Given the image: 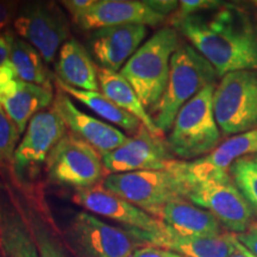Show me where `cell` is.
Masks as SVG:
<instances>
[{
	"label": "cell",
	"instance_id": "obj_1",
	"mask_svg": "<svg viewBox=\"0 0 257 257\" xmlns=\"http://www.w3.org/2000/svg\"><path fill=\"white\" fill-rule=\"evenodd\" d=\"M172 24L211 63L218 78L257 69V30L242 9L224 4L210 15L172 19Z\"/></svg>",
	"mask_w": 257,
	"mask_h": 257
},
{
	"label": "cell",
	"instance_id": "obj_2",
	"mask_svg": "<svg viewBox=\"0 0 257 257\" xmlns=\"http://www.w3.org/2000/svg\"><path fill=\"white\" fill-rule=\"evenodd\" d=\"M180 44L176 29H160L120 69L147 110L153 112L162 98L169 79L170 60Z\"/></svg>",
	"mask_w": 257,
	"mask_h": 257
},
{
	"label": "cell",
	"instance_id": "obj_3",
	"mask_svg": "<svg viewBox=\"0 0 257 257\" xmlns=\"http://www.w3.org/2000/svg\"><path fill=\"white\" fill-rule=\"evenodd\" d=\"M217 78V72L211 63L191 44H180L170 60L166 91L153 110V119L161 133L169 131L182 106L202 88L216 83Z\"/></svg>",
	"mask_w": 257,
	"mask_h": 257
},
{
	"label": "cell",
	"instance_id": "obj_4",
	"mask_svg": "<svg viewBox=\"0 0 257 257\" xmlns=\"http://www.w3.org/2000/svg\"><path fill=\"white\" fill-rule=\"evenodd\" d=\"M216 83L202 88L182 106L167 138L169 150L184 161L206 156L220 143V128L213 111Z\"/></svg>",
	"mask_w": 257,
	"mask_h": 257
},
{
	"label": "cell",
	"instance_id": "obj_5",
	"mask_svg": "<svg viewBox=\"0 0 257 257\" xmlns=\"http://www.w3.org/2000/svg\"><path fill=\"white\" fill-rule=\"evenodd\" d=\"M62 236L75 257H133L144 245L127 227L113 226L85 211L70 218Z\"/></svg>",
	"mask_w": 257,
	"mask_h": 257
},
{
	"label": "cell",
	"instance_id": "obj_6",
	"mask_svg": "<svg viewBox=\"0 0 257 257\" xmlns=\"http://www.w3.org/2000/svg\"><path fill=\"white\" fill-rule=\"evenodd\" d=\"M213 111L220 133L236 136L257 128V69L226 74L216 86Z\"/></svg>",
	"mask_w": 257,
	"mask_h": 257
},
{
	"label": "cell",
	"instance_id": "obj_7",
	"mask_svg": "<svg viewBox=\"0 0 257 257\" xmlns=\"http://www.w3.org/2000/svg\"><path fill=\"white\" fill-rule=\"evenodd\" d=\"M101 185L150 216L170 201L187 200V185L170 168L111 174Z\"/></svg>",
	"mask_w": 257,
	"mask_h": 257
},
{
	"label": "cell",
	"instance_id": "obj_8",
	"mask_svg": "<svg viewBox=\"0 0 257 257\" xmlns=\"http://www.w3.org/2000/svg\"><path fill=\"white\" fill-rule=\"evenodd\" d=\"M46 174L51 184L74 191L93 187L106 178L100 154L69 131L48 156Z\"/></svg>",
	"mask_w": 257,
	"mask_h": 257
},
{
	"label": "cell",
	"instance_id": "obj_9",
	"mask_svg": "<svg viewBox=\"0 0 257 257\" xmlns=\"http://www.w3.org/2000/svg\"><path fill=\"white\" fill-rule=\"evenodd\" d=\"M12 25L16 35L30 43L48 64L70 38L68 18L54 2L22 3Z\"/></svg>",
	"mask_w": 257,
	"mask_h": 257
},
{
	"label": "cell",
	"instance_id": "obj_10",
	"mask_svg": "<svg viewBox=\"0 0 257 257\" xmlns=\"http://www.w3.org/2000/svg\"><path fill=\"white\" fill-rule=\"evenodd\" d=\"M187 200L213 214L226 229L237 234L246 232L253 210L234 185L230 174L187 186Z\"/></svg>",
	"mask_w": 257,
	"mask_h": 257
},
{
	"label": "cell",
	"instance_id": "obj_11",
	"mask_svg": "<svg viewBox=\"0 0 257 257\" xmlns=\"http://www.w3.org/2000/svg\"><path fill=\"white\" fill-rule=\"evenodd\" d=\"M66 134L67 126L53 107L35 114L16 149L11 165L12 176L19 184L23 182L25 173L46 163L51 150Z\"/></svg>",
	"mask_w": 257,
	"mask_h": 257
},
{
	"label": "cell",
	"instance_id": "obj_12",
	"mask_svg": "<svg viewBox=\"0 0 257 257\" xmlns=\"http://www.w3.org/2000/svg\"><path fill=\"white\" fill-rule=\"evenodd\" d=\"M106 176L143 170H165L174 159L168 144L141 126L123 146L101 155Z\"/></svg>",
	"mask_w": 257,
	"mask_h": 257
},
{
	"label": "cell",
	"instance_id": "obj_13",
	"mask_svg": "<svg viewBox=\"0 0 257 257\" xmlns=\"http://www.w3.org/2000/svg\"><path fill=\"white\" fill-rule=\"evenodd\" d=\"M249 155H257V128L227 138L213 152L200 159L173 160L168 168L176 173L188 186L194 182L227 176L233 162Z\"/></svg>",
	"mask_w": 257,
	"mask_h": 257
},
{
	"label": "cell",
	"instance_id": "obj_14",
	"mask_svg": "<svg viewBox=\"0 0 257 257\" xmlns=\"http://www.w3.org/2000/svg\"><path fill=\"white\" fill-rule=\"evenodd\" d=\"M72 200L89 213L108 218L124 227H133L144 232H157L165 226L157 218L107 191L102 185L75 189L72 194Z\"/></svg>",
	"mask_w": 257,
	"mask_h": 257
},
{
	"label": "cell",
	"instance_id": "obj_15",
	"mask_svg": "<svg viewBox=\"0 0 257 257\" xmlns=\"http://www.w3.org/2000/svg\"><path fill=\"white\" fill-rule=\"evenodd\" d=\"M53 108L63 120L69 133L85 141L100 155L113 152L127 141L126 135L113 125L79 110L70 96L60 89H57L54 96Z\"/></svg>",
	"mask_w": 257,
	"mask_h": 257
},
{
	"label": "cell",
	"instance_id": "obj_16",
	"mask_svg": "<svg viewBox=\"0 0 257 257\" xmlns=\"http://www.w3.org/2000/svg\"><path fill=\"white\" fill-rule=\"evenodd\" d=\"M148 35L144 25H115L93 30L87 50L101 68L118 72L142 46Z\"/></svg>",
	"mask_w": 257,
	"mask_h": 257
},
{
	"label": "cell",
	"instance_id": "obj_17",
	"mask_svg": "<svg viewBox=\"0 0 257 257\" xmlns=\"http://www.w3.org/2000/svg\"><path fill=\"white\" fill-rule=\"evenodd\" d=\"M144 245H153L184 257H231L237 251L236 236L221 233L218 236H182L170 230L167 225L157 232L127 227Z\"/></svg>",
	"mask_w": 257,
	"mask_h": 257
},
{
	"label": "cell",
	"instance_id": "obj_18",
	"mask_svg": "<svg viewBox=\"0 0 257 257\" xmlns=\"http://www.w3.org/2000/svg\"><path fill=\"white\" fill-rule=\"evenodd\" d=\"M0 239L6 257H40L16 189L3 181H0Z\"/></svg>",
	"mask_w": 257,
	"mask_h": 257
},
{
	"label": "cell",
	"instance_id": "obj_19",
	"mask_svg": "<svg viewBox=\"0 0 257 257\" xmlns=\"http://www.w3.org/2000/svg\"><path fill=\"white\" fill-rule=\"evenodd\" d=\"M165 21L166 16L150 8L147 0H95L94 5L75 24L83 30L93 31L127 24L157 27Z\"/></svg>",
	"mask_w": 257,
	"mask_h": 257
},
{
	"label": "cell",
	"instance_id": "obj_20",
	"mask_svg": "<svg viewBox=\"0 0 257 257\" xmlns=\"http://www.w3.org/2000/svg\"><path fill=\"white\" fill-rule=\"evenodd\" d=\"M54 96L51 88L15 79L0 88V105L22 135L35 114L53 105Z\"/></svg>",
	"mask_w": 257,
	"mask_h": 257
},
{
	"label": "cell",
	"instance_id": "obj_21",
	"mask_svg": "<svg viewBox=\"0 0 257 257\" xmlns=\"http://www.w3.org/2000/svg\"><path fill=\"white\" fill-rule=\"evenodd\" d=\"M153 217L182 236L207 237L223 233L221 224L213 214L185 199L168 202L154 212Z\"/></svg>",
	"mask_w": 257,
	"mask_h": 257
},
{
	"label": "cell",
	"instance_id": "obj_22",
	"mask_svg": "<svg viewBox=\"0 0 257 257\" xmlns=\"http://www.w3.org/2000/svg\"><path fill=\"white\" fill-rule=\"evenodd\" d=\"M55 78L82 91L98 92V67L93 62L87 48L76 38L70 37L61 47L55 63Z\"/></svg>",
	"mask_w": 257,
	"mask_h": 257
},
{
	"label": "cell",
	"instance_id": "obj_23",
	"mask_svg": "<svg viewBox=\"0 0 257 257\" xmlns=\"http://www.w3.org/2000/svg\"><path fill=\"white\" fill-rule=\"evenodd\" d=\"M98 80L101 93L107 96L113 104L136 117L153 135L157 137L163 136L160 128L156 126L152 114H149V112L144 107L136 91L120 73L98 67Z\"/></svg>",
	"mask_w": 257,
	"mask_h": 257
},
{
	"label": "cell",
	"instance_id": "obj_24",
	"mask_svg": "<svg viewBox=\"0 0 257 257\" xmlns=\"http://www.w3.org/2000/svg\"><path fill=\"white\" fill-rule=\"evenodd\" d=\"M18 198L36 240L40 257H67L59 239L57 226L46 204L40 199L35 200V198L22 192Z\"/></svg>",
	"mask_w": 257,
	"mask_h": 257
},
{
	"label": "cell",
	"instance_id": "obj_25",
	"mask_svg": "<svg viewBox=\"0 0 257 257\" xmlns=\"http://www.w3.org/2000/svg\"><path fill=\"white\" fill-rule=\"evenodd\" d=\"M54 80H55L57 89L76 99L79 102L88 107L89 110L98 114L102 119L107 120L108 123L117 125V126L124 128V130L134 135L142 126V123L136 117L118 107L102 93L82 91V89L70 87V86L66 85L55 76H54Z\"/></svg>",
	"mask_w": 257,
	"mask_h": 257
},
{
	"label": "cell",
	"instance_id": "obj_26",
	"mask_svg": "<svg viewBox=\"0 0 257 257\" xmlns=\"http://www.w3.org/2000/svg\"><path fill=\"white\" fill-rule=\"evenodd\" d=\"M11 64L18 80L53 89L51 76L44 66L41 54L17 35L12 41Z\"/></svg>",
	"mask_w": 257,
	"mask_h": 257
},
{
	"label": "cell",
	"instance_id": "obj_27",
	"mask_svg": "<svg viewBox=\"0 0 257 257\" xmlns=\"http://www.w3.org/2000/svg\"><path fill=\"white\" fill-rule=\"evenodd\" d=\"M229 174L243 197L257 210V155L237 160L230 167Z\"/></svg>",
	"mask_w": 257,
	"mask_h": 257
},
{
	"label": "cell",
	"instance_id": "obj_28",
	"mask_svg": "<svg viewBox=\"0 0 257 257\" xmlns=\"http://www.w3.org/2000/svg\"><path fill=\"white\" fill-rule=\"evenodd\" d=\"M21 133L0 106V167H11Z\"/></svg>",
	"mask_w": 257,
	"mask_h": 257
},
{
	"label": "cell",
	"instance_id": "obj_29",
	"mask_svg": "<svg viewBox=\"0 0 257 257\" xmlns=\"http://www.w3.org/2000/svg\"><path fill=\"white\" fill-rule=\"evenodd\" d=\"M15 36L11 30L0 35V88L17 79L11 64V46Z\"/></svg>",
	"mask_w": 257,
	"mask_h": 257
},
{
	"label": "cell",
	"instance_id": "obj_30",
	"mask_svg": "<svg viewBox=\"0 0 257 257\" xmlns=\"http://www.w3.org/2000/svg\"><path fill=\"white\" fill-rule=\"evenodd\" d=\"M224 5L217 0H181L173 19H182L189 16L204 14L206 11H214Z\"/></svg>",
	"mask_w": 257,
	"mask_h": 257
},
{
	"label": "cell",
	"instance_id": "obj_31",
	"mask_svg": "<svg viewBox=\"0 0 257 257\" xmlns=\"http://www.w3.org/2000/svg\"><path fill=\"white\" fill-rule=\"evenodd\" d=\"M19 4L12 0H0V35L10 30V25L14 24L17 16Z\"/></svg>",
	"mask_w": 257,
	"mask_h": 257
},
{
	"label": "cell",
	"instance_id": "obj_32",
	"mask_svg": "<svg viewBox=\"0 0 257 257\" xmlns=\"http://www.w3.org/2000/svg\"><path fill=\"white\" fill-rule=\"evenodd\" d=\"M94 3L95 0H64L61 4L67 9L74 22H76L94 5Z\"/></svg>",
	"mask_w": 257,
	"mask_h": 257
},
{
	"label": "cell",
	"instance_id": "obj_33",
	"mask_svg": "<svg viewBox=\"0 0 257 257\" xmlns=\"http://www.w3.org/2000/svg\"><path fill=\"white\" fill-rule=\"evenodd\" d=\"M133 257H184L169 250L153 245H143L134 252Z\"/></svg>",
	"mask_w": 257,
	"mask_h": 257
},
{
	"label": "cell",
	"instance_id": "obj_34",
	"mask_svg": "<svg viewBox=\"0 0 257 257\" xmlns=\"http://www.w3.org/2000/svg\"><path fill=\"white\" fill-rule=\"evenodd\" d=\"M234 236L244 248L248 249L250 252L257 257V225L250 227L246 232L234 234Z\"/></svg>",
	"mask_w": 257,
	"mask_h": 257
},
{
	"label": "cell",
	"instance_id": "obj_35",
	"mask_svg": "<svg viewBox=\"0 0 257 257\" xmlns=\"http://www.w3.org/2000/svg\"><path fill=\"white\" fill-rule=\"evenodd\" d=\"M148 5L159 14L167 16L179 9V2L175 0H147Z\"/></svg>",
	"mask_w": 257,
	"mask_h": 257
},
{
	"label": "cell",
	"instance_id": "obj_36",
	"mask_svg": "<svg viewBox=\"0 0 257 257\" xmlns=\"http://www.w3.org/2000/svg\"><path fill=\"white\" fill-rule=\"evenodd\" d=\"M236 244H237V248H238V249L240 250V251H242V252L244 253V255H245V257H256L255 255H253V253L250 252L248 249L244 248L242 244H240V243L238 242V240H237V238H236Z\"/></svg>",
	"mask_w": 257,
	"mask_h": 257
},
{
	"label": "cell",
	"instance_id": "obj_37",
	"mask_svg": "<svg viewBox=\"0 0 257 257\" xmlns=\"http://www.w3.org/2000/svg\"><path fill=\"white\" fill-rule=\"evenodd\" d=\"M236 246H237V244H236ZM231 257H245V255H244V253H243L242 251H240V250H239L238 248H237V251L234 252L233 255L231 256Z\"/></svg>",
	"mask_w": 257,
	"mask_h": 257
},
{
	"label": "cell",
	"instance_id": "obj_38",
	"mask_svg": "<svg viewBox=\"0 0 257 257\" xmlns=\"http://www.w3.org/2000/svg\"><path fill=\"white\" fill-rule=\"evenodd\" d=\"M0 257H6L4 249H3V244H2V239H0Z\"/></svg>",
	"mask_w": 257,
	"mask_h": 257
},
{
	"label": "cell",
	"instance_id": "obj_39",
	"mask_svg": "<svg viewBox=\"0 0 257 257\" xmlns=\"http://www.w3.org/2000/svg\"><path fill=\"white\" fill-rule=\"evenodd\" d=\"M0 106H2V105H0Z\"/></svg>",
	"mask_w": 257,
	"mask_h": 257
}]
</instances>
